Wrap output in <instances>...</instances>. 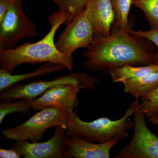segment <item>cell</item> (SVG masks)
Returning <instances> with one entry per match:
<instances>
[{
	"mask_svg": "<svg viewBox=\"0 0 158 158\" xmlns=\"http://www.w3.org/2000/svg\"><path fill=\"white\" fill-rule=\"evenodd\" d=\"M129 29L118 30L107 36L94 34L81 65L87 70L110 73L126 65L140 66L156 63V55L142 45Z\"/></svg>",
	"mask_w": 158,
	"mask_h": 158,
	"instance_id": "6da1fadb",
	"label": "cell"
},
{
	"mask_svg": "<svg viewBox=\"0 0 158 158\" xmlns=\"http://www.w3.org/2000/svg\"><path fill=\"white\" fill-rule=\"evenodd\" d=\"M51 29L45 37L35 43L26 42L14 48L0 50V69L12 74L15 68L24 63L32 65L52 62L63 65L67 70L73 67V55L63 53L56 46L55 37L60 26L65 24L62 12H54L48 19Z\"/></svg>",
	"mask_w": 158,
	"mask_h": 158,
	"instance_id": "7a4b0ae2",
	"label": "cell"
},
{
	"mask_svg": "<svg viewBox=\"0 0 158 158\" xmlns=\"http://www.w3.org/2000/svg\"><path fill=\"white\" fill-rule=\"evenodd\" d=\"M138 99L136 98L126 110L123 117L117 120L102 117L87 122L80 119L76 112H72L66 127V133L69 137H78L98 143L127 138L128 131L134 127L130 117L134 114Z\"/></svg>",
	"mask_w": 158,
	"mask_h": 158,
	"instance_id": "3957f363",
	"label": "cell"
},
{
	"mask_svg": "<svg viewBox=\"0 0 158 158\" xmlns=\"http://www.w3.org/2000/svg\"><path fill=\"white\" fill-rule=\"evenodd\" d=\"M70 113L61 108H44L16 127L4 130L2 134L6 138L15 141L39 142L45 131L50 127L62 126L66 130Z\"/></svg>",
	"mask_w": 158,
	"mask_h": 158,
	"instance_id": "277c9868",
	"label": "cell"
},
{
	"mask_svg": "<svg viewBox=\"0 0 158 158\" xmlns=\"http://www.w3.org/2000/svg\"><path fill=\"white\" fill-rule=\"evenodd\" d=\"M98 82L96 77L85 73L73 72L50 81H36L25 85L16 84L0 92V102L21 99L35 100L51 88L59 85H75L81 90H94Z\"/></svg>",
	"mask_w": 158,
	"mask_h": 158,
	"instance_id": "5b68a950",
	"label": "cell"
},
{
	"mask_svg": "<svg viewBox=\"0 0 158 158\" xmlns=\"http://www.w3.org/2000/svg\"><path fill=\"white\" fill-rule=\"evenodd\" d=\"M22 3V0H14L0 22V50L14 48L23 38L39 37L36 25L23 11Z\"/></svg>",
	"mask_w": 158,
	"mask_h": 158,
	"instance_id": "8992f818",
	"label": "cell"
},
{
	"mask_svg": "<svg viewBox=\"0 0 158 158\" xmlns=\"http://www.w3.org/2000/svg\"><path fill=\"white\" fill-rule=\"evenodd\" d=\"M139 101L134 112L132 139L115 156L116 158H158V137L150 131L145 123V113Z\"/></svg>",
	"mask_w": 158,
	"mask_h": 158,
	"instance_id": "52a82bcc",
	"label": "cell"
},
{
	"mask_svg": "<svg viewBox=\"0 0 158 158\" xmlns=\"http://www.w3.org/2000/svg\"><path fill=\"white\" fill-rule=\"evenodd\" d=\"M94 34L88 13L84 9L66 26L55 43L60 52L73 55L79 48H88L93 42Z\"/></svg>",
	"mask_w": 158,
	"mask_h": 158,
	"instance_id": "ba28073f",
	"label": "cell"
},
{
	"mask_svg": "<svg viewBox=\"0 0 158 158\" xmlns=\"http://www.w3.org/2000/svg\"><path fill=\"white\" fill-rule=\"evenodd\" d=\"M54 135L44 142L30 143L27 141H16L13 148L24 158H63L68 145L69 136L62 126L55 127Z\"/></svg>",
	"mask_w": 158,
	"mask_h": 158,
	"instance_id": "9c48e42d",
	"label": "cell"
},
{
	"mask_svg": "<svg viewBox=\"0 0 158 158\" xmlns=\"http://www.w3.org/2000/svg\"><path fill=\"white\" fill-rule=\"evenodd\" d=\"M79 87L75 85H61L51 88L34 101L33 111H38L48 107L61 108L69 112L76 104Z\"/></svg>",
	"mask_w": 158,
	"mask_h": 158,
	"instance_id": "30bf717a",
	"label": "cell"
},
{
	"mask_svg": "<svg viewBox=\"0 0 158 158\" xmlns=\"http://www.w3.org/2000/svg\"><path fill=\"white\" fill-rule=\"evenodd\" d=\"M117 139L95 144L76 137H69L64 157L68 158H109L110 150L118 142Z\"/></svg>",
	"mask_w": 158,
	"mask_h": 158,
	"instance_id": "8fae6325",
	"label": "cell"
},
{
	"mask_svg": "<svg viewBox=\"0 0 158 158\" xmlns=\"http://www.w3.org/2000/svg\"><path fill=\"white\" fill-rule=\"evenodd\" d=\"M85 9L88 13L95 34L107 36L110 34L115 13L110 0H88Z\"/></svg>",
	"mask_w": 158,
	"mask_h": 158,
	"instance_id": "7c38bea8",
	"label": "cell"
},
{
	"mask_svg": "<svg viewBox=\"0 0 158 158\" xmlns=\"http://www.w3.org/2000/svg\"><path fill=\"white\" fill-rule=\"evenodd\" d=\"M65 67L60 64L46 62L34 71L23 74L13 75L0 69V92L15 84L36 77L46 76L52 73H59Z\"/></svg>",
	"mask_w": 158,
	"mask_h": 158,
	"instance_id": "4fadbf2b",
	"label": "cell"
},
{
	"mask_svg": "<svg viewBox=\"0 0 158 158\" xmlns=\"http://www.w3.org/2000/svg\"><path fill=\"white\" fill-rule=\"evenodd\" d=\"M125 93L130 94L136 98H141L158 87V72L122 82Z\"/></svg>",
	"mask_w": 158,
	"mask_h": 158,
	"instance_id": "5bb4252c",
	"label": "cell"
},
{
	"mask_svg": "<svg viewBox=\"0 0 158 158\" xmlns=\"http://www.w3.org/2000/svg\"><path fill=\"white\" fill-rule=\"evenodd\" d=\"M158 72V64L146 65H126L114 69L110 73L113 82H123L129 79L138 78Z\"/></svg>",
	"mask_w": 158,
	"mask_h": 158,
	"instance_id": "9a60e30c",
	"label": "cell"
},
{
	"mask_svg": "<svg viewBox=\"0 0 158 158\" xmlns=\"http://www.w3.org/2000/svg\"><path fill=\"white\" fill-rule=\"evenodd\" d=\"M58 7V11L65 17L66 26L85 9L88 0H50Z\"/></svg>",
	"mask_w": 158,
	"mask_h": 158,
	"instance_id": "2e32d148",
	"label": "cell"
},
{
	"mask_svg": "<svg viewBox=\"0 0 158 158\" xmlns=\"http://www.w3.org/2000/svg\"><path fill=\"white\" fill-rule=\"evenodd\" d=\"M35 100L19 99L17 102H1L0 104V124L7 115L19 113L22 115L29 114Z\"/></svg>",
	"mask_w": 158,
	"mask_h": 158,
	"instance_id": "e0dca14e",
	"label": "cell"
},
{
	"mask_svg": "<svg viewBox=\"0 0 158 158\" xmlns=\"http://www.w3.org/2000/svg\"><path fill=\"white\" fill-rule=\"evenodd\" d=\"M115 13V24L118 30L129 29L128 15L133 0H110Z\"/></svg>",
	"mask_w": 158,
	"mask_h": 158,
	"instance_id": "ac0fdd59",
	"label": "cell"
},
{
	"mask_svg": "<svg viewBox=\"0 0 158 158\" xmlns=\"http://www.w3.org/2000/svg\"><path fill=\"white\" fill-rule=\"evenodd\" d=\"M133 5L144 11L152 29H158V0H133Z\"/></svg>",
	"mask_w": 158,
	"mask_h": 158,
	"instance_id": "d6986e66",
	"label": "cell"
},
{
	"mask_svg": "<svg viewBox=\"0 0 158 158\" xmlns=\"http://www.w3.org/2000/svg\"><path fill=\"white\" fill-rule=\"evenodd\" d=\"M141 98L140 108L147 117L158 116V87Z\"/></svg>",
	"mask_w": 158,
	"mask_h": 158,
	"instance_id": "ffe728a7",
	"label": "cell"
},
{
	"mask_svg": "<svg viewBox=\"0 0 158 158\" xmlns=\"http://www.w3.org/2000/svg\"><path fill=\"white\" fill-rule=\"evenodd\" d=\"M129 32L130 34L136 37L148 40L156 44L157 48L156 58V61H158V29H152L148 31H135L130 29Z\"/></svg>",
	"mask_w": 158,
	"mask_h": 158,
	"instance_id": "44dd1931",
	"label": "cell"
},
{
	"mask_svg": "<svg viewBox=\"0 0 158 158\" xmlns=\"http://www.w3.org/2000/svg\"><path fill=\"white\" fill-rule=\"evenodd\" d=\"M14 0H0V22L2 21Z\"/></svg>",
	"mask_w": 158,
	"mask_h": 158,
	"instance_id": "7402d4cb",
	"label": "cell"
},
{
	"mask_svg": "<svg viewBox=\"0 0 158 158\" xmlns=\"http://www.w3.org/2000/svg\"><path fill=\"white\" fill-rule=\"evenodd\" d=\"M22 156V155L13 148L10 149L0 148L1 158H20Z\"/></svg>",
	"mask_w": 158,
	"mask_h": 158,
	"instance_id": "603a6c76",
	"label": "cell"
},
{
	"mask_svg": "<svg viewBox=\"0 0 158 158\" xmlns=\"http://www.w3.org/2000/svg\"><path fill=\"white\" fill-rule=\"evenodd\" d=\"M149 120L153 124L158 126V116L150 117L149 118Z\"/></svg>",
	"mask_w": 158,
	"mask_h": 158,
	"instance_id": "cb8c5ba5",
	"label": "cell"
},
{
	"mask_svg": "<svg viewBox=\"0 0 158 158\" xmlns=\"http://www.w3.org/2000/svg\"><path fill=\"white\" fill-rule=\"evenodd\" d=\"M156 63L157 64H158V61H157Z\"/></svg>",
	"mask_w": 158,
	"mask_h": 158,
	"instance_id": "d4e9b609",
	"label": "cell"
}]
</instances>
